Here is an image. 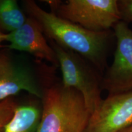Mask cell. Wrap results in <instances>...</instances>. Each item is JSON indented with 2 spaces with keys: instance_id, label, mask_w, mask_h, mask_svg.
I'll list each match as a JSON object with an SVG mask.
<instances>
[{
  "instance_id": "1",
  "label": "cell",
  "mask_w": 132,
  "mask_h": 132,
  "mask_svg": "<svg viewBox=\"0 0 132 132\" xmlns=\"http://www.w3.org/2000/svg\"><path fill=\"white\" fill-rule=\"evenodd\" d=\"M23 5L24 12L37 21L50 40L79 54L98 70H103L114 32L87 30L53 12H47L32 0L24 1Z\"/></svg>"
},
{
  "instance_id": "2",
  "label": "cell",
  "mask_w": 132,
  "mask_h": 132,
  "mask_svg": "<svg viewBox=\"0 0 132 132\" xmlns=\"http://www.w3.org/2000/svg\"><path fill=\"white\" fill-rule=\"evenodd\" d=\"M41 117L36 132H84L90 113L82 95L61 84L44 90Z\"/></svg>"
},
{
  "instance_id": "3",
  "label": "cell",
  "mask_w": 132,
  "mask_h": 132,
  "mask_svg": "<svg viewBox=\"0 0 132 132\" xmlns=\"http://www.w3.org/2000/svg\"><path fill=\"white\" fill-rule=\"evenodd\" d=\"M57 16L94 32L109 31L122 21L118 0L47 1Z\"/></svg>"
},
{
  "instance_id": "4",
  "label": "cell",
  "mask_w": 132,
  "mask_h": 132,
  "mask_svg": "<svg viewBox=\"0 0 132 132\" xmlns=\"http://www.w3.org/2000/svg\"><path fill=\"white\" fill-rule=\"evenodd\" d=\"M56 55L62 73V85L78 91L83 97L87 108L93 113L102 100V81L86 59L72 51L50 40Z\"/></svg>"
},
{
  "instance_id": "5",
  "label": "cell",
  "mask_w": 132,
  "mask_h": 132,
  "mask_svg": "<svg viewBox=\"0 0 132 132\" xmlns=\"http://www.w3.org/2000/svg\"><path fill=\"white\" fill-rule=\"evenodd\" d=\"M113 28L116 39L114 60L102 80V89L109 94L132 90V30L123 21Z\"/></svg>"
},
{
  "instance_id": "6",
  "label": "cell",
  "mask_w": 132,
  "mask_h": 132,
  "mask_svg": "<svg viewBox=\"0 0 132 132\" xmlns=\"http://www.w3.org/2000/svg\"><path fill=\"white\" fill-rule=\"evenodd\" d=\"M131 125L132 90L102 99L84 132H120Z\"/></svg>"
},
{
  "instance_id": "7",
  "label": "cell",
  "mask_w": 132,
  "mask_h": 132,
  "mask_svg": "<svg viewBox=\"0 0 132 132\" xmlns=\"http://www.w3.org/2000/svg\"><path fill=\"white\" fill-rule=\"evenodd\" d=\"M21 91L40 98L44 93L29 67L7 54L0 52V102Z\"/></svg>"
},
{
  "instance_id": "8",
  "label": "cell",
  "mask_w": 132,
  "mask_h": 132,
  "mask_svg": "<svg viewBox=\"0 0 132 132\" xmlns=\"http://www.w3.org/2000/svg\"><path fill=\"white\" fill-rule=\"evenodd\" d=\"M4 40L9 49L28 53L38 59L58 65L55 52L48 44L38 23L28 16L25 23L19 29L5 33Z\"/></svg>"
},
{
  "instance_id": "9",
  "label": "cell",
  "mask_w": 132,
  "mask_h": 132,
  "mask_svg": "<svg viewBox=\"0 0 132 132\" xmlns=\"http://www.w3.org/2000/svg\"><path fill=\"white\" fill-rule=\"evenodd\" d=\"M40 117V109L35 105L17 106L3 132H36Z\"/></svg>"
},
{
  "instance_id": "10",
  "label": "cell",
  "mask_w": 132,
  "mask_h": 132,
  "mask_svg": "<svg viewBox=\"0 0 132 132\" xmlns=\"http://www.w3.org/2000/svg\"><path fill=\"white\" fill-rule=\"evenodd\" d=\"M27 19L16 0H0V30L12 32L21 27Z\"/></svg>"
},
{
  "instance_id": "11",
  "label": "cell",
  "mask_w": 132,
  "mask_h": 132,
  "mask_svg": "<svg viewBox=\"0 0 132 132\" xmlns=\"http://www.w3.org/2000/svg\"><path fill=\"white\" fill-rule=\"evenodd\" d=\"M17 106L12 97L0 102V132H3L6 125L14 116Z\"/></svg>"
},
{
  "instance_id": "12",
  "label": "cell",
  "mask_w": 132,
  "mask_h": 132,
  "mask_svg": "<svg viewBox=\"0 0 132 132\" xmlns=\"http://www.w3.org/2000/svg\"><path fill=\"white\" fill-rule=\"evenodd\" d=\"M118 5L122 21L126 23L132 22V0H119Z\"/></svg>"
},
{
  "instance_id": "13",
  "label": "cell",
  "mask_w": 132,
  "mask_h": 132,
  "mask_svg": "<svg viewBox=\"0 0 132 132\" xmlns=\"http://www.w3.org/2000/svg\"><path fill=\"white\" fill-rule=\"evenodd\" d=\"M4 36L5 33H3L0 30V48L2 47V45H1V43H2L3 41H5L4 40Z\"/></svg>"
},
{
  "instance_id": "14",
  "label": "cell",
  "mask_w": 132,
  "mask_h": 132,
  "mask_svg": "<svg viewBox=\"0 0 132 132\" xmlns=\"http://www.w3.org/2000/svg\"><path fill=\"white\" fill-rule=\"evenodd\" d=\"M120 132H132V125L131 126H130L129 127L125 128V130H122V131H121Z\"/></svg>"
}]
</instances>
